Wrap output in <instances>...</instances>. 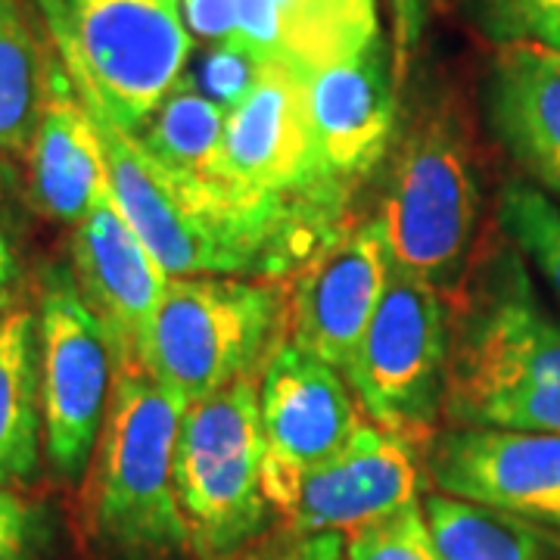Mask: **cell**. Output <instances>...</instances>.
<instances>
[{"mask_svg": "<svg viewBox=\"0 0 560 560\" xmlns=\"http://www.w3.org/2000/svg\"><path fill=\"white\" fill-rule=\"evenodd\" d=\"M442 418L452 427L560 433V320L504 241L448 296Z\"/></svg>", "mask_w": 560, "mask_h": 560, "instance_id": "cell-1", "label": "cell"}, {"mask_svg": "<svg viewBox=\"0 0 560 560\" xmlns=\"http://www.w3.org/2000/svg\"><path fill=\"white\" fill-rule=\"evenodd\" d=\"M482 190L470 125L452 94L415 106L389 160L377 219L389 261L452 296L474 261Z\"/></svg>", "mask_w": 560, "mask_h": 560, "instance_id": "cell-2", "label": "cell"}, {"mask_svg": "<svg viewBox=\"0 0 560 560\" xmlns=\"http://www.w3.org/2000/svg\"><path fill=\"white\" fill-rule=\"evenodd\" d=\"M184 418L143 364H116L91 480V529L113 560H180L187 526L175 495Z\"/></svg>", "mask_w": 560, "mask_h": 560, "instance_id": "cell-3", "label": "cell"}, {"mask_svg": "<svg viewBox=\"0 0 560 560\" xmlns=\"http://www.w3.org/2000/svg\"><path fill=\"white\" fill-rule=\"evenodd\" d=\"M57 60L88 106L138 131L194 54L180 0H35Z\"/></svg>", "mask_w": 560, "mask_h": 560, "instance_id": "cell-4", "label": "cell"}, {"mask_svg": "<svg viewBox=\"0 0 560 560\" xmlns=\"http://www.w3.org/2000/svg\"><path fill=\"white\" fill-rule=\"evenodd\" d=\"M290 296L280 280L168 278L140 364L190 408L261 374L287 337Z\"/></svg>", "mask_w": 560, "mask_h": 560, "instance_id": "cell-5", "label": "cell"}, {"mask_svg": "<svg viewBox=\"0 0 560 560\" xmlns=\"http://www.w3.org/2000/svg\"><path fill=\"white\" fill-rule=\"evenodd\" d=\"M265 436L259 374L184 408L175 445V495L194 560H243L265 536L271 501L261 480Z\"/></svg>", "mask_w": 560, "mask_h": 560, "instance_id": "cell-6", "label": "cell"}, {"mask_svg": "<svg viewBox=\"0 0 560 560\" xmlns=\"http://www.w3.org/2000/svg\"><path fill=\"white\" fill-rule=\"evenodd\" d=\"M448 318L445 293L393 265L377 315L342 371L368 418L418 448L442 420Z\"/></svg>", "mask_w": 560, "mask_h": 560, "instance_id": "cell-7", "label": "cell"}, {"mask_svg": "<svg viewBox=\"0 0 560 560\" xmlns=\"http://www.w3.org/2000/svg\"><path fill=\"white\" fill-rule=\"evenodd\" d=\"M224 162L243 194L287 206L330 234L346 231L352 194L320 162L308 116V75L296 66L261 62L253 91L224 121Z\"/></svg>", "mask_w": 560, "mask_h": 560, "instance_id": "cell-8", "label": "cell"}, {"mask_svg": "<svg viewBox=\"0 0 560 560\" xmlns=\"http://www.w3.org/2000/svg\"><path fill=\"white\" fill-rule=\"evenodd\" d=\"M35 318L44 452L60 480L79 482L101 440L116 368L113 349L101 320L81 300L72 268H44Z\"/></svg>", "mask_w": 560, "mask_h": 560, "instance_id": "cell-9", "label": "cell"}, {"mask_svg": "<svg viewBox=\"0 0 560 560\" xmlns=\"http://www.w3.org/2000/svg\"><path fill=\"white\" fill-rule=\"evenodd\" d=\"M265 436L261 480L275 511H283L300 482L352 440L359 401L337 368L283 340L259 374Z\"/></svg>", "mask_w": 560, "mask_h": 560, "instance_id": "cell-10", "label": "cell"}, {"mask_svg": "<svg viewBox=\"0 0 560 560\" xmlns=\"http://www.w3.org/2000/svg\"><path fill=\"white\" fill-rule=\"evenodd\" d=\"M423 464L440 495L560 526V433L452 427Z\"/></svg>", "mask_w": 560, "mask_h": 560, "instance_id": "cell-11", "label": "cell"}, {"mask_svg": "<svg viewBox=\"0 0 560 560\" xmlns=\"http://www.w3.org/2000/svg\"><path fill=\"white\" fill-rule=\"evenodd\" d=\"M389 268L377 215L346 228L293 280L287 340L342 374L377 315Z\"/></svg>", "mask_w": 560, "mask_h": 560, "instance_id": "cell-12", "label": "cell"}, {"mask_svg": "<svg viewBox=\"0 0 560 560\" xmlns=\"http://www.w3.org/2000/svg\"><path fill=\"white\" fill-rule=\"evenodd\" d=\"M418 445L374 420H361L352 440L300 482L280 517L283 529L293 536H349L368 523L418 504Z\"/></svg>", "mask_w": 560, "mask_h": 560, "instance_id": "cell-13", "label": "cell"}, {"mask_svg": "<svg viewBox=\"0 0 560 560\" xmlns=\"http://www.w3.org/2000/svg\"><path fill=\"white\" fill-rule=\"evenodd\" d=\"M72 278L101 320L113 364H140L168 275L106 190L72 231Z\"/></svg>", "mask_w": 560, "mask_h": 560, "instance_id": "cell-14", "label": "cell"}, {"mask_svg": "<svg viewBox=\"0 0 560 560\" xmlns=\"http://www.w3.org/2000/svg\"><path fill=\"white\" fill-rule=\"evenodd\" d=\"M399 84L393 47L374 40L352 60L308 75V116L327 175L355 194L377 172L396 140Z\"/></svg>", "mask_w": 560, "mask_h": 560, "instance_id": "cell-15", "label": "cell"}, {"mask_svg": "<svg viewBox=\"0 0 560 560\" xmlns=\"http://www.w3.org/2000/svg\"><path fill=\"white\" fill-rule=\"evenodd\" d=\"M482 113L526 180L560 202V50L499 44L482 84Z\"/></svg>", "mask_w": 560, "mask_h": 560, "instance_id": "cell-16", "label": "cell"}, {"mask_svg": "<svg viewBox=\"0 0 560 560\" xmlns=\"http://www.w3.org/2000/svg\"><path fill=\"white\" fill-rule=\"evenodd\" d=\"M25 165L28 200L40 215L60 224L75 228L109 190L101 138L57 57L50 60L47 97L25 153Z\"/></svg>", "mask_w": 560, "mask_h": 560, "instance_id": "cell-17", "label": "cell"}, {"mask_svg": "<svg viewBox=\"0 0 560 560\" xmlns=\"http://www.w3.org/2000/svg\"><path fill=\"white\" fill-rule=\"evenodd\" d=\"M38 318L28 308L0 318V486L38 474L44 445Z\"/></svg>", "mask_w": 560, "mask_h": 560, "instance_id": "cell-18", "label": "cell"}, {"mask_svg": "<svg viewBox=\"0 0 560 560\" xmlns=\"http://www.w3.org/2000/svg\"><path fill=\"white\" fill-rule=\"evenodd\" d=\"M442 560H560V526L430 495L423 501Z\"/></svg>", "mask_w": 560, "mask_h": 560, "instance_id": "cell-19", "label": "cell"}, {"mask_svg": "<svg viewBox=\"0 0 560 560\" xmlns=\"http://www.w3.org/2000/svg\"><path fill=\"white\" fill-rule=\"evenodd\" d=\"M228 109L178 81L135 131L143 150L180 180L234 184L224 162Z\"/></svg>", "mask_w": 560, "mask_h": 560, "instance_id": "cell-20", "label": "cell"}, {"mask_svg": "<svg viewBox=\"0 0 560 560\" xmlns=\"http://www.w3.org/2000/svg\"><path fill=\"white\" fill-rule=\"evenodd\" d=\"M278 13L280 60L312 75L359 57L383 38L377 0H271Z\"/></svg>", "mask_w": 560, "mask_h": 560, "instance_id": "cell-21", "label": "cell"}, {"mask_svg": "<svg viewBox=\"0 0 560 560\" xmlns=\"http://www.w3.org/2000/svg\"><path fill=\"white\" fill-rule=\"evenodd\" d=\"M44 54L22 0H0V156L25 160L47 97Z\"/></svg>", "mask_w": 560, "mask_h": 560, "instance_id": "cell-22", "label": "cell"}, {"mask_svg": "<svg viewBox=\"0 0 560 560\" xmlns=\"http://www.w3.org/2000/svg\"><path fill=\"white\" fill-rule=\"evenodd\" d=\"M495 221L501 237L536 265L560 300V202L529 180H508L499 190Z\"/></svg>", "mask_w": 560, "mask_h": 560, "instance_id": "cell-23", "label": "cell"}, {"mask_svg": "<svg viewBox=\"0 0 560 560\" xmlns=\"http://www.w3.org/2000/svg\"><path fill=\"white\" fill-rule=\"evenodd\" d=\"M346 555L349 560H442L420 501L349 533Z\"/></svg>", "mask_w": 560, "mask_h": 560, "instance_id": "cell-24", "label": "cell"}, {"mask_svg": "<svg viewBox=\"0 0 560 560\" xmlns=\"http://www.w3.org/2000/svg\"><path fill=\"white\" fill-rule=\"evenodd\" d=\"M261 62L249 47H243L237 40L228 44H202L197 57L190 54L187 69L180 81H187L194 91H200L202 97L224 106L228 113L253 91V84L259 79Z\"/></svg>", "mask_w": 560, "mask_h": 560, "instance_id": "cell-25", "label": "cell"}, {"mask_svg": "<svg viewBox=\"0 0 560 560\" xmlns=\"http://www.w3.org/2000/svg\"><path fill=\"white\" fill-rule=\"evenodd\" d=\"M482 32L495 44H545L560 50V0H480Z\"/></svg>", "mask_w": 560, "mask_h": 560, "instance_id": "cell-26", "label": "cell"}, {"mask_svg": "<svg viewBox=\"0 0 560 560\" xmlns=\"http://www.w3.org/2000/svg\"><path fill=\"white\" fill-rule=\"evenodd\" d=\"M44 514L0 486V560H40Z\"/></svg>", "mask_w": 560, "mask_h": 560, "instance_id": "cell-27", "label": "cell"}, {"mask_svg": "<svg viewBox=\"0 0 560 560\" xmlns=\"http://www.w3.org/2000/svg\"><path fill=\"white\" fill-rule=\"evenodd\" d=\"M180 16L190 38L202 44L237 40V0H180Z\"/></svg>", "mask_w": 560, "mask_h": 560, "instance_id": "cell-28", "label": "cell"}, {"mask_svg": "<svg viewBox=\"0 0 560 560\" xmlns=\"http://www.w3.org/2000/svg\"><path fill=\"white\" fill-rule=\"evenodd\" d=\"M237 40L259 60H280L278 13L271 0H237Z\"/></svg>", "mask_w": 560, "mask_h": 560, "instance_id": "cell-29", "label": "cell"}, {"mask_svg": "<svg viewBox=\"0 0 560 560\" xmlns=\"http://www.w3.org/2000/svg\"><path fill=\"white\" fill-rule=\"evenodd\" d=\"M393 10V75L396 84L408 79L411 60L427 32V0H389Z\"/></svg>", "mask_w": 560, "mask_h": 560, "instance_id": "cell-30", "label": "cell"}, {"mask_svg": "<svg viewBox=\"0 0 560 560\" xmlns=\"http://www.w3.org/2000/svg\"><path fill=\"white\" fill-rule=\"evenodd\" d=\"M243 560H349L346 555V536L342 533H308L293 536L283 529V536L271 545H261Z\"/></svg>", "mask_w": 560, "mask_h": 560, "instance_id": "cell-31", "label": "cell"}, {"mask_svg": "<svg viewBox=\"0 0 560 560\" xmlns=\"http://www.w3.org/2000/svg\"><path fill=\"white\" fill-rule=\"evenodd\" d=\"M16 259H13V253H10V246L7 241L0 237V312L10 305L13 300V287H16Z\"/></svg>", "mask_w": 560, "mask_h": 560, "instance_id": "cell-32", "label": "cell"}, {"mask_svg": "<svg viewBox=\"0 0 560 560\" xmlns=\"http://www.w3.org/2000/svg\"><path fill=\"white\" fill-rule=\"evenodd\" d=\"M7 180H10V172H7V162L0 156V194H3V187H7Z\"/></svg>", "mask_w": 560, "mask_h": 560, "instance_id": "cell-33", "label": "cell"}, {"mask_svg": "<svg viewBox=\"0 0 560 560\" xmlns=\"http://www.w3.org/2000/svg\"><path fill=\"white\" fill-rule=\"evenodd\" d=\"M433 3H436V7H452L455 0H433Z\"/></svg>", "mask_w": 560, "mask_h": 560, "instance_id": "cell-34", "label": "cell"}]
</instances>
